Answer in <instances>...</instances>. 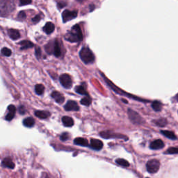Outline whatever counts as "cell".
Segmentation results:
<instances>
[{
	"instance_id": "obj_1",
	"label": "cell",
	"mask_w": 178,
	"mask_h": 178,
	"mask_svg": "<svg viewBox=\"0 0 178 178\" xmlns=\"http://www.w3.org/2000/svg\"><path fill=\"white\" fill-rule=\"evenodd\" d=\"M65 39L70 42H78L81 41L83 39V34H82L80 26L78 25H74L65 35Z\"/></svg>"
},
{
	"instance_id": "obj_2",
	"label": "cell",
	"mask_w": 178,
	"mask_h": 178,
	"mask_svg": "<svg viewBox=\"0 0 178 178\" xmlns=\"http://www.w3.org/2000/svg\"><path fill=\"white\" fill-rule=\"evenodd\" d=\"M15 8V0H0V15L6 16Z\"/></svg>"
},
{
	"instance_id": "obj_3",
	"label": "cell",
	"mask_w": 178,
	"mask_h": 178,
	"mask_svg": "<svg viewBox=\"0 0 178 178\" xmlns=\"http://www.w3.org/2000/svg\"><path fill=\"white\" fill-rule=\"evenodd\" d=\"M79 57H80L82 61L86 64H89L94 62L95 56L93 53L91 52L89 47H83L79 52Z\"/></svg>"
},
{
	"instance_id": "obj_4",
	"label": "cell",
	"mask_w": 178,
	"mask_h": 178,
	"mask_svg": "<svg viewBox=\"0 0 178 178\" xmlns=\"http://www.w3.org/2000/svg\"><path fill=\"white\" fill-rule=\"evenodd\" d=\"M146 168H147V171L150 173H155L160 168V163L156 159H152V160H150L147 162Z\"/></svg>"
},
{
	"instance_id": "obj_5",
	"label": "cell",
	"mask_w": 178,
	"mask_h": 178,
	"mask_svg": "<svg viewBox=\"0 0 178 178\" xmlns=\"http://www.w3.org/2000/svg\"><path fill=\"white\" fill-rule=\"evenodd\" d=\"M128 116L133 123L136 125H141L143 123V118L140 117L139 113L136 111L129 109H128Z\"/></svg>"
},
{
	"instance_id": "obj_6",
	"label": "cell",
	"mask_w": 178,
	"mask_h": 178,
	"mask_svg": "<svg viewBox=\"0 0 178 178\" xmlns=\"http://www.w3.org/2000/svg\"><path fill=\"white\" fill-rule=\"evenodd\" d=\"M59 80L62 86L65 89H70L72 87L73 81H72L71 77L68 74H63L62 75H61Z\"/></svg>"
},
{
	"instance_id": "obj_7",
	"label": "cell",
	"mask_w": 178,
	"mask_h": 178,
	"mask_svg": "<svg viewBox=\"0 0 178 178\" xmlns=\"http://www.w3.org/2000/svg\"><path fill=\"white\" fill-rule=\"evenodd\" d=\"M77 16V10H65L62 13V18L63 22H67L68 21H70Z\"/></svg>"
},
{
	"instance_id": "obj_8",
	"label": "cell",
	"mask_w": 178,
	"mask_h": 178,
	"mask_svg": "<svg viewBox=\"0 0 178 178\" xmlns=\"http://www.w3.org/2000/svg\"><path fill=\"white\" fill-rule=\"evenodd\" d=\"M100 136L105 139H111V138H120V139H126L125 136L121 134H117L111 132H102L100 133Z\"/></svg>"
},
{
	"instance_id": "obj_9",
	"label": "cell",
	"mask_w": 178,
	"mask_h": 178,
	"mask_svg": "<svg viewBox=\"0 0 178 178\" xmlns=\"http://www.w3.org/2000/svg\"><path fill=\"white\" fill-rule=\"evenodd\" d=\"M65 109L66 111H79V107L78 104L75 101H68L65 105Z\"/></svg>"
},
{
	"instance_id": "obj_10",
	"label": "cell",
	"mask_w": 178,
	"mask_h": 178,
	"mask_svg": "<svg viewBox=\"0 0 178 178\" xmlns=\"http://www.w3.org/2000/svg\"><path fill=\"white\" fill-rule=\"evenodd\" d=\"M91 148L93 149L96 150H100L103 147V143L100 140L93 139L91 140Z\"/></svg>"
},
{
	"instance_id": "obj_11",
	"label": "cell",
	"mask_w": 178,
	"mask_h": 178,
	"mask_svg": "<svg viewBox=\"0 0 178 178\" xmlns=\"http://www.w3.org/2000/svg\"><path fill=\"white\" fill-rule=\"evenodd\" d=\"M164 146V142L160 139H157V140H154V141H152L150 143V148L152 150H159V149H161V148H163Z\"/></svg>"
},
{
	"instance_id": "obj_12",
	"label": "cell",
	"mask_w": 178,
	"mask_h": 178,
	"mask_svg": "<svg viewBox=\"0 0 178 178\" xmlns=\"http://www.w3.org/2000/svg\"><path fill=\"white\" fill-rule=\"evenodd\" d=\"M8 110H9V113L7 114L6 116V120L8 121H10L13 120V118L15 117V112H16V108L14 105H10L9 107H8Z\"/></svg>"
},
{
	"instance_id": "obj_13",
	"label": "cell",
	"mask_w": 178,
	"mask_h": 178,
	"mask_svg": "<svg viewBox=\"0 0 178 178\" xmlns=\"http://www.w3.org/2000/svg\"><path fill=\"white\" fill-rule=\"evenodd\" d=\"M52 97L54 98V100L58 104H62L64 102V101H65V98L64 97H63V95L58 91L53 92L52 93Z\"/></svg>"
},
{
	"instance_id": "obj_14",
	"label": "cell",
	"mask_w": 178,
	"mask_h": 178,
	"mask_svg": "<svg viewBox=\"0 0 178 178\" xmlns=\"http://www.w3.org/2000/svg\"><path fill=\"white\" fill-rule=\"evenodd\" d=\"M53 54L57 57H61V48L60 44L59 42H58V40H55L54 41V47Z\"/></svg>"
},
{
	"instance_id": "obj_15",
	"label": "cell",
	"mask_w": 178,
	"mask_h": 178,
	"mask_svg": "<svg viewBox=\"0 0 178 178\" xmlns=\"http://www.w3.org/2000/svg\"><path fill=\"white\" fill-rule=\"evenodd\" d=\"M2 166L6 167V168H9L10 169L14 168L15 164L13 163V161L11 160V159L10 158H5L2 162Z\"/></svg>"
},
{
	"instance_id": "obj_16",
	"label": "cell",
	"mask_w": 178,
	"mask_h": 178,
	"mask_svg": "<svg viewBox=\"0 0 178 178\" xmlns=\"http://www.w3.org/2000/svg\"><path fill=\"white\" fill-rule=\"evenodd\" d=\"M54 29H55V26L54 24L50 22H48L46 23L45 25V26L43 27V30L47 34H50L54 31Z\"/></svg>"
},
{
	"instance_id": "obj_17",
	"label": "cell",
	"mask_w": 178,
	"mask_h": 178,
	"mask_svg": "<svg viewBox=\"0 0 178 178\" xmlns=\"http://www.w3.org/2000/svg\"><path fill=\"white\" fill-rule=\"evenodd\" d=\"M8 34H9L10 38L13 40H17L20 37L19 31L16 30V29H9V31H8Z\"/></svg>"
},
{
	"instance_id": "obj_18",
	"label": "cell",
	"mask_w": 178,
	"mask_h": 178,
	"mask_svg": "<svg viewBox=\"0 0 178 178\" xmlns=\"http://www.w3.org/2000/svg\"><path fill=\"white\" fill-rule=\"evenodd\" d=\"M62 122H63V124L64 125L65 127H72L74 125V121L73 119L70 118V117L69 116H64L62 118Z\"/></svg>"
},
{
	"instance_id": "obj_19",
	"label": "cell",
	"mask_w": 178,
	"mask_h": 178,
	"mask_svg": "<svg viewBox=\"0 0 178 178\" xmlns=\"http://www.w3.org/2000/svg\"><path fill=\"white\" fill-rule=\"evenodd\" d=\"M35 115L39 118L45 119L47 118L50 116V113L48 111H36L35 112Z\"/></svg>"
},
{
	"instance_id": "obj_20",
	"label": "cell",
	"mask_w": 178,
	"mask_h": 178,
	"mask_svg": "<svg viewBox=\"0 0 178 178\" xmlns=\"http://www.w3.org/2000/svg\"><path fill=\"white\" fill-rule=\"evenodd\" d=\"M34 124H35V121L31 117L26 118L23 121V125L26 127H32Z\"/></svg>"
},
{
	"instance_id": "obj_21",
	"label": "cell",
	"mask_w": 178,
	"mask_h": 178,
	"mask_svg": "<svg viewBox=\"0 0 178 178\" xmlns=\"http://www.w3.org/2000/svg\"><path fill=\"white\" fill-rule=\"evenodd\" d=\"M74 143L75 144L81 145V146H88L89 145V143H88V140L86 139H84V138H76V139L74 140Z\"/></svg>"
},
{
	"instance_id": "obj_22",
	"label": "cell",
	"mask_w": 178,
	"mask_h": 178,
	"mask_svg": "<svg viewBox=\"0 0 178 178\" xmlns=\"http://www.w3.org/2000/svg\"><path fill=\"white\" fill-rule=\"evenodd\" d=\"M20 44L21 45V49L31 48V47H34V44L29 41H23L22 42H20Z\"/></svg>"
},
{
	"instance_id": "obj_23",
	"label": "cell",
	"mask_w": 178,
	"mask_h": 178,
	"mask_svg": "<svg viewBox=\"0 0 178 178\" xmlns=\"http://www.w3.org/2000/svg\"><path fill=\"white\" fill-rule=\"evenodd\" d=\"M54 41H50L49 43H47V45L45 46V50L47 54H53V52H54Z\"/></svg>"
},
{
	"instance_id": "obj_24",
	"label": "cell",
	"mask_w": 178,
	"mask_h": 178,
	"mask_svg": "<svg viewBox=\"0 0 178 178\" xmlns=\"http://www.w3.org/2000/svg\"><path fill=\"white\" fill-rule=\"evenodd\" d=\"M161 133L163 135H164L167 138H168V139H172V140H175V139H176V136L174 134V133L173 132H172L171 131H167V130H166V131H161Z\"/></svg>"
},
{
	"instance_id": "obj_25",
	"label": "cell",
	"mask_w": 178,
	"mask_h": 178,
	"mask_svg": "<svg viewBox=\"0 0 178 178\" xmlns=\"http://www.w3.org/2000/svg\"><path fill=\"white\" fill-rule=\"evenodd\" d=\"M152 107L155 111H160L162 109V104L159 101H155L152 103Z\"/></svg>"
},
{
	"instance_id": "obj_26",
	"label": "cell",
	"mask_w": 178,
	"mask_h": 178,
	"mask_svg": "<svg viewBox=\"0 0 178 178\" xmlns=\"http://www.w3.org/2000/svg\"><path fill=\"white\" fill-rule=\"evenodd\" d=\"M45 91V87L42 84H37L35 87V91L38 95H42Z\"/></svg>"
},
{
	"instance_id": "obj_27",
	"label": "cell",
	"mask_w": 178,
	"mask_h": 178,
	"mask_svg": "<svg viewBox=\"0 0 178 178\" xmlns=\"http://www.w3.org/2000/svg\"><path fill=\"white\" fill-rule=\"evenodd\" d=\"M116 162L117 164H118V165L124 167H128L129 166V162L124 159H117L116 160Z\"/></svg>"
},
{
	"instance_id": "obj_28",
	"label": "cell",
	"mask_w": 178,
	"mask_h": 178,
	"mask_svg": "<svg viewBox=\"0 0 178 178\" xmlns=\"http://www.w3.org/2000/svg\"><path fill=\"white\" fill-rule=\"evenodd\" d=\"M75 91L77 93L80 94V95H87V92L85 89V88L80 85V86H77L75 88Z\"/></svg>"
},
{
	"instance_id": "obj_29",
	"label": "cell",
	"mask_w": 178,
	"mask_h": 178,
	"mask_svg": "<svg viewBox=\"0 0 178 178\" xmlns=\"http://www.w3.org/2000/svg\"><path fill=\"white\" fill-rule=\"evenodd\" d=\"M154 123L156 124V125L159 126V127H164L167 124V121L166 119L164 118H160V119H158V120H156L155 121H154Z\"/></svg>"
},
{
	"instance_id": "obj_30",
	"label": "cell",
	"mask_w": 178,
	"mask_h": 178,
	"mask_svg": "<svg viewBox=\"0 0 178 178\" xmlns=\"http://www.w3.org/2000/svg\"><path fill=\"white\" fill-rule=\"evenodd\" d=\"M91 103V99L89 96H86L84 97L83 99L81 100V104L84 106H89Z\"/></svg>"
},
{
	"instance_id": "obj_31",
	"label": "cell",
	"mask_w": 178,
	"mask_h": 178,
	"mask_svg": "<svg viewBox=\"0 0 178 178\" xmlns=\"http://www.w3.org/2000/svg\"><path fill=\"white\" fill-rule=\"evenodd\" d=\"M1 52L2 54H3L4 56H6V57H10V56L12 54L11 50L9 48H7V47H4V48H2Z\"/></svg>"
},
{
	"instance_id": "obj_32",
	"label": "cell",
	"mask_w": 178,
	"mask_h": 178,
	"mask_svg": "<svg viewBox=\"0 0 178 178\" xmlns=\"http://www.w3.org/2000/svg\"><path fill=\"white\" fill-rule=\"evenodd\" d=\"M166 154H171V155H173V154H178V148H170L166 150Z\"/></svg>"
},
{
	"instance_id": "obj_33",
	"label": "cell",
	"mask_w": 178,
	"mask_h": 178,
	"mask_svg": "<svg viewBox=\"0 0 178 178\" xmlns=\"http://www.w3.org/2000/svg\"><path fill=\"white\" fill-rule=\"evenodd\" d=\"M60 139L61 140H63V141H65V140H67L68 139H69V134H68V133H63V134L61 135V137H60Z\"/></svg>"
},
{
	"instance_id": "obj_34",
	"label": "cell",
	"mask_w": 178,
	"mask_h": 178,
	"mask_svg": "<svg viewBox=\"0 0 178 178\" xmlns=\"http://www.w3.org/2000/svg\"><path fill=\"white\" fill-rule=\"evenodd\" d=\"M32 0H20V6H25V5L30 4Z\"/></svg>"
},
{
	"instance_id": "obj_35",
	"label": "cell",
	"mask_w": 178,
	"mask_h": 178,
	"mask_svg": "<svg viewBox=\"0 0 178 178\" xmlns=\"http://www.w3.org/2000/svg\"><path fill=\"white\" fill-rule=\"evenodd\" d=\"M35 53H36V55L37 57H38V58L41 57V48H40V47H37L36 48Z\"/></svg>"
},
{
	"instance_id": "obj_36",
	"label": "cell",
	"mask_w": 178,
	"mask_h": 178,
	"mask_svg": "<svg viewBox=\"0 0 178 178\" xmlns=\"http://www.w3.org/2000/svg\"><path fill=\"white\" fill-rule=\"evenodd\" d=\"M18 18H20V19H25L26 18V13L25 11H20L19 13H18Z\"/></svg>"
},
{
	"instance_id": "obj_37",
	"label": "cell",
	"mask_w": 178,
	"mask_h": 178,
	"mask_svg": "<svg viewBox=\"0 0 178 178\" xmlns=\"http://www.w3.org/2000/svg\"><path fill=\"white\" fill-rule=\"evenodd\" d=\"M40 20H41V16H40L39 15H37L36 16L34 17L33 18V20H32V21H33L34 24H37L39 22Z\"/></svg>"
},
{
	"instance_id": "obj_38",
	"label": "cell",
	"mask_w": 178,
	"mask_h": 178,
	"mask_svg": "<svg viewBox=\"0 0 178 178\" xmlns=\"http://www.w3.org/2000/svg\"><path fill=\"white\" fill-rule=\"evenodd\" d=\"M19 111H20V113L21 114L25 113V108H24V107H20V109H19Z\"/></svg>"
},
{
	"instance_id": "obj_39",
	"label": "cell",
	"mask_w": 178,
	"mask_h": 178,
	"mask_svg": "<svg viewBox=\"0 0 178 178\" xmlns=\"http://www.w3.org/2000/svg\"><path fill=\"white\" fill-rule=\"evenodd\" d=\"M58 8H63V7L65 6V4L58 3Z\"/></svg>"
},
{
	"instance_id": "obj_40",
	"label": "cell",
	"mask_w": 178,
	"mask_h": 178,
	"mask_svg": "<svg viewBox=\"0 0 178 178\" xmlns=\"http://www.w3.org/2000/svg\"><path fill=\"white\" fill-rule=\"evenodd\" d=\"M77 1L79 2H83L84 0H77Z\"/></svg>"
},
{
	"instance_id": "obj_41",
	"label": "cell",
	"mask_w": 178,
	"mask_h": 178,
	"mask_svg": "<svg viewBox=\"0 0 178 178\" xmlns=\"http://www.w3.org/2000/svg\"><path fill=\"white\" fill-rule=\"evenodd\" d=\"M176 99H177V100L178 101V94L176 95Z\"/></svg>"
}]
</instances>
